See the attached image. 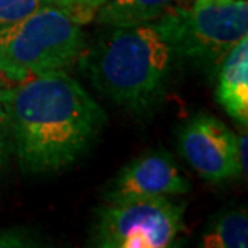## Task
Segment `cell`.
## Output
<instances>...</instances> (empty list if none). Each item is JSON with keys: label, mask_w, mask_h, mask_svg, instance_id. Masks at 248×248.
<instances>
[{"label": "cell", "mask_w": 248, "mask_h": 248, "mask_svg": "<svg viewBox=\"0 0 248 248\" xmlns=\"http://www.w3.org/2000/svg\"><path fill=\"white\" fill-rule=\"evenodd\" d=\"M176 3L177 0H105L97 19L113 28H131L156 21Z\"/></svg>", "instance_id": "9c48e42d"}, {"label": "cell", "mask_w": 248, "mask_h": 248, "mask_svg": "<svg viewBox=\"0 0 248 248\" xmlns=\"http://www.w3.org/2000/svg\"><path fill=\"white\" fill-rule=\"evenodd\" d=\"M247 245L248 217L245 210L219 215L202 235V247L205 248H245Z\"/></svg>", "instance_id": "30bf717a"}, {"label": "cell", "mask_w": 248, "mask_h": 248, "mask_svg": "<svg viewBox=\"0 0 248 248\" xmlns=\"http://www.w3.org/2000/svg\"><path fill=\"white\" fill-rule=\"evenodd\" d=\"M237 155H239L240 176H247V134L237 137Z\"/></svg>", "instance_id": "9a60e30c"}, {"label": "cell", "mask_w": 248, "mask_h": 248, "mask_svg": "<svg viewBox=\"0 0 248 248\" xmlns=\"http://www.w3.org/2000/svg\"><path fill=\"white\" fill-rule=\"evenodd\" d=\"M213 2H224V0H195V5H203V3H213Z\"/></svg>", "instance_id": "2e32d148"}, {"label": "cell", "mask_w": 248, "mask_h": 248, "mask_svg": "<svg viewBox=\"0 0 248 248\" xmlns=\"http://www.w3.org/2000/svg\"><path fill=\"white\" fill-rule=\"evenodd\" d=\"M184 206L168 197L108 202L95 226L103 248H166L184 232Z\"/></svg>", "instance_id": "5b68a950"}, {"label": "cell", "mask_w": 248, "mask_h": 248, "mask_svg": "<svg viewBox=\"0 0 248 248\" xmlns=\"http://www.w3.org/2000/svg\"><path fill=\"white\" fill-rule=\"evenodd\" d=\"M190 190V182L165 152H150L123 168L107 190L108 202L137 198L182 195Z\"/></svg>", "instance_id": "52a82bcc"}, {"label": "cell", "mask_w": 248, "mask_h": 248, "mask_svg": "<svg viewBox=\"0 0 248 248\" xmlns=\"http://www.w3.org/2000/svg\"><path fill=\"white\" fill-rule=\"evenodd\" d=\"M36 245L37 239L28 229H23V227L0 229V248H21Z\"/></svg>", "instance_id": "7c38bea8"}, {"label": "cell", "mask_w": 248, "mask_h": 248, "mask_svg": "<svg viewBox=\"0 0 248 248\" xmlns=\"http://www.w3.org/2000/svg\"><path fill=\"white\" fill-rule=\"evenodd\" d=\"M155 28L171 52L197 62L219 64L222 57L247 37V0H224L193 8L174 7L156 19Z\"/></svg>", "instance_id": "277c9868"}, {"label": "cell", "mask_w": 248, "mask_h": 248, "mask_svg": "<svg viewBox=\"0 0 248 248\" xmlns=\"http://www.w3.org/2000/svg\"><path fill=\"white\" fill-rule=\"evenodd\" d=\"M0 86H2V82H0Z\"/></svg>", "instance_id": "e0dca14e"}, {"label": "cell", "mask_w": 248, "mask_h": 248, "mask_svg": "<svg viewBox=\"0 0 248 248\" xmlns=\"http://www.w3.org/2000/svg\"><path fill=\"white\" fill-rule=\"evenodd\" d=\"M44 0H0V28L16 23L42 5Z\"/></svg>", "instance_id": "8fae6325"}, {"label": "cell", "mask_w": 248, "mask_h": 248, "mask_svg": "<svg viewBox=\"0 0 248 248\" xmlns=\"http://www.w3.org/2000/svg\"><path fill=\"white\" fill-rule=\"evenodd\" d=\"M179 148L187 163L210 182L240 177L237 136L210 115L192 118L179 132Z\"/></svg>", "instance_id": "8992f818"}, {"label": "cell", "mask_w": 248, "mask_h": 248, "mask_svg": "<svg viewBox=\"0 0 248 248\" xmlns=\"http://www.w3.org/2000/svg\"><path fill=\"white\" fill-rule=\"evenodd\" d=\"M15 150L13 147V136L10 131V124L5 115V110L0 103V172H2L3 166L7 165V160L10 153Z\"/></svg>", "instance_id": "4fadbf2b"}, {"label": "cell", "mask_w": 248, "mask_h": 248, "mask_svg": "<svg viewBox=\"0 0 248 248\" xmlns=\"http://www.w3.org/2000/svg\"><path fill=\"white\" fill-rule=\"evenodd\" d=\"M0 103L21 168L37 174L73 165L105 123L98 103L62 69L2 89Z\"/></svg>", "instance_id": "6da1fadb"}, {"label": "cell", "mask_w": 248, "mask_h": 248, "mask_svg": "<svg viewBox=\"0 0 248 248\" xmlns=\"http://www.w3.org/2000/svg\"><path fill=\"white\" fill-rule=\"evenodd\" d=\"M84 34L79 19L64 8L39 7L0 28V74L24 81L69 66L81 57Z\"/></svg>", "instance_id": "3957f363"}, {"label": "cell", "mask_w": 248, "mask_h": 248, "mask_svg": "<svg viewBox=\"0 0 248 248\" xmlns=\"http://www.w3.org/2000/svg\"><path fill=\"white\" fill-rule=\"evenodd\" d=\"M217 100L234 120L248 121V37L239 41L219 62Z\"/></svg>", "instance_id": "ba28073f"}, {"label": "cell", "mask_w": 248, "mask_h": 248, "mask_svg": "<svg viewBox=\"0 0 248 248\" xmlns=\"http://www.w3.org/2000/svg\"><path fill=\"white\" fill-rule=\"evenodd\" d=\"M55 2L60 3V7L68 10L74 16H78L81 13H87L98 8L105 0H55Z\"/></svg>", "instance_id": "5bb4252c"}, {"label": "cell", "mask_w": 248, "mask_h": 248, "mask_svg": "<svg viewBox=\"0 0 248 248\" xmlns=\"http://www.w3.org/2000/svg\"><path fill=\"white\" fill-rule=\"evenodd\" d=\"M171 53L155 24L145 23L107 34L82 55V66L103 95L140 110L161 95Z\"/></svg>", "instance_id": "7a4b0ae2"}]
</instances>
